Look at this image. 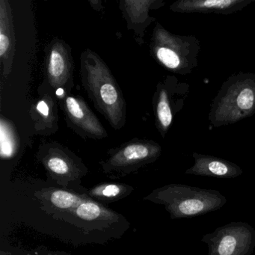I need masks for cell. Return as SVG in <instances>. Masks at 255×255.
<instances>
[{"label":"cell","instance_id":"cell-1","mask_svg":"<svg viewBox=\"0 0 255 255\" xmlns=\"http://www.w3.org/2000/svg\"><path fill=\"white\" fill-rule=\"evenodd\" d=\"M80 78L89 99L115 129L126 124V101L107 64L89 49L80 56Z\"/></svg>","mask_w":255,"mask_h":255},{"label":"cell","instance_id":"cell-2","mask_svg":"<svg viewBox=\"0 0 255 255\" xmlns=\"http://www.w3.org/2000/svg\"><path fill=\"white\" fill-rule=\"evenodd\" d=\"M255 113V74L230 76L212 101L208 119L215 128L228 126Z\"/></svg>","mask_w":255,"mask_h":255},{"label":"cell","instance_id":"cell-3","mask_svg":"<svg viewBox=\"0 0 255 255\" xmlns=\"http://www.w3.org/2000/svg\"><path fill=\"white\" fill-rule=\"evenodd\" d=\"M152 201L163 204L171 219H190L220 210L227 198L216 189L173 183L159 188Z\"/></svg>","mask_w":255,"mask_h":255},{"label":"cell","instance_id":"cell-4","mask_svg":"<svg viewBox=\"0 0 255 255\" xmlns=\"http://www.w3.org/2000/svg\"><path fill=\"white\" fill-rule=\"evenodd\" d=\"M150 54L164 68L174 74L187 75L198 64L201 41L194 35H177L157 23L150 44Z\"/></svg>","mask_w":255,"mask_h":255},{"label":"cell","instance_id":"cell-5","mask_svg":"<svg viewBox=\"0 0 255 255\" xmlns=\"http://www.w3.org/2000/svg\"><path fill=\"white\" fill-rule=\"evenodd\" d=\"M208 255H252L255 249V230L247 222H233L203 236Z\"/></svg>","mask_w":255,"mask_h":255},{"label":"cell","instance_id":"cell-6","mask_svg":"<svg viewBox=\"0 0 255 255\" xmlns=\"http://www.w3.org/2000/svg\"><path fill=\"white\" fill-rule=\"evenodd\" d=\"M190 86L174 76H167L156 86L153 97L156 126L165 138L174 117L183 109L189 98Z\"/></svg>","mask_w":255,"mask_h":255},{"label":"cell","instance_id":"cell-7","mask_svg":"<svg viewBox=\"0 0 255 255\" xmlns=\"http://www.w3.org/2000/svg\"><path fill=\"white\" fill-rule=\"evenodd\" d=\"M74 60L71 47L56 38L46 48V76L55 92H71L74 86Z\"/></svg>","mask_w":255,"mask_h":255},{"label":"cell","instance_id":"cell-8","mask_svg":"<svg viewBox=\"0 0 255 255\" xmlns=\"http://www.w3.org/2000/svg\"><path fill=\"white\" fill-rule=\"evenodd\" d=\"M60 104L70 128L83 138L103 139L108 136L102 124L81 97L62 92Z\"/></svg>","mask_w":255,"mask_h":255},{"label":"cell","instance_id":"cell-9","mask_svg":"<svg viewBox=\"0 0 255 255\" xmlns=\"http://www.w3.org/2000/svg\"><path fill=\"white\" fill-rule=\"evenodd\" d=\"M162 148L151 140L134 138L119 147L107 161L109 169L126 170L154 162L160 156Z\"/></svg>","mask_w":255,"mask_h":255},{"label":"cell","instance_id":"cell-10","mask_svg":"<svg viewBox=\"0 0 255 255\" xmlns=\"http://www.w3.org/2000/svg\"><path fill=\"white\" fill-rule=\"evenodd\" d=\"M255 0H179L170 6L173 12L201 14H235Z\"/></svg>","mask_w":255,"mask_h":255},{"label":"cell","instance_id":"cell-11","mask_svg":"<svg viewBox=\"0 0 255 255\" xmlns=\"http://www.w3.org/2000/svg\"><path fill=\"white\" fill-rule=\"evenodd\" d=\"M192 157L195 162L191 168L186 170V174L231 179L240 177L243 173L238 165L226 159L198 153H192Z\"/></svg>","mask_w":255,"mask_h":255},{"label":"cell","instance_id":"cell-12","mask_svg":"<svg viewBox=\"0 0 255 255\" xmlns=\"http://www.w3.org/2000/svg\"><path fill=\"white\" fill-rule=\"evenodd\" d=\"M15 34L12 9L7 0L0 1V59L5 77L12 68L15 54Z\"/></svg>","mask_w":255,"mask_h":255},{"label":"cell","instance_id":"cell-13","mask_svg":"<svg viewBox=\"0 0 255 255\" xmlns=\"http://www.w3.org/2000/svg\"><path fill=\"white\" fill-rule=\"evenodd\" d=\"M31 116L38 133L51 135L59 129L57 103L50 94L44 93L32 105Z\"/></svg>","mask_w":255,"mask_h":255},{"label":"cell","instance_id":"cell-14","mask_svg":"<svg viewBox=\"0 0 255 255\" xmlns=\"http://www.w3.org/2000/svg\"><path fill=\"white\" fill-rule=\"evenodd\" d=\"M120 5L128 26H130L137 32L138 25L141 26V29L144 31L149 24L154 21V18L149 16V11L160 8L164 5V2L156 0H126L121 2Z\"/></svg>","mask_w":255,"mask_h":255},{"label":"cell","instance_id":"cell-15","mask_svg":"<svg viewBox=\"0 0 255 255\" xmlns=\"http://www.w3.org/2000/svg\"><path fill=\"white\" fill-rule=\"evenodd\" d=\"M46 147L44 163L49 171L59 176L68 175L72 171L73 162L66 150L56 143H49Z\"/></svg>","mask_w":255,"mask_h":255},{"label":"cell","instance_id":"cell-16","mask_svg":"<svg viewBox=\"0 0 255 255\" xmlns=\"http://www.w3.org/2000/svg\"><path fill=\"white\" fill-rule=\"evenodd\" d=\"M20 148V137L13 122L0 118V156L2 159H11Z\"/></svg>","mask_w":255,"mask_h":255},{"label":"cell","instance_id":"cell-17","mask_svg":"<svg viewBox=\"0 0 255 255\" xmlns=\"http://www.w3.org/2000/svg\"><path fill=\"white\" fill-rule=\"evenodd\" d=\"M79 200L77 195L63 190L54 191L50 196L51 202L60 209L71 208L79 202Z\"/></svg>","mask_w":255,"mask_h":255},{"label":"cell","instance_id":"cell-18","mask_svg":"<svg viewBox=\"0 0 255 255\" xmlns=\"http://www.w3.org/2000/svg\"><path fill=\"white\" fill-rule=\"evenodd\" d=\"M78 217L86 221H93L103 214V210L96 203L92 201L83 203L76 210Z\"/></svg>","mask_w":255,"mask_h":255},{"label":"cell","instance_id":"cell-19","mask_svg":"<svg viewBox=\"0 0 255 255\" xmlns=\"http://www.w3.org/2000/svg\"><path fill=\"white\" fill-rule=\"evenodd\" d=\"M122 192V186L117 184H106L94 189L95 195L106 198H114L119 196Z\"/></svg>","mask_w":255,"mask_h":255}]
</instances>
